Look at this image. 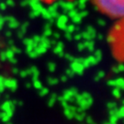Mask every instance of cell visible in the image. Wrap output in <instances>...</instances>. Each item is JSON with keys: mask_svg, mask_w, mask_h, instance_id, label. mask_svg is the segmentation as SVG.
<instances>
[{"mask_svg": "<svg viewBox=\"0 0 124 124\" xmlns=\"http://www.w3.org/2000/svg\"><path fill=\"white\" fill-rule=\"evenodd\" d=\"M40 2H42V3H44V4H48V5H51L54 3V2H56L57 0H39Z\"/></svg>", "mask_w": 124, "mask_h": 124, "instance_id": "2", "label": "cell"}, {"mask_svg": "<svg viewBox=\"0 0 124 124\" xmlns=\"http://www.w3.org/2000/svg\"><path fill=\"white\" fill-rule=\"evenodd\" d=\"M92 2L103 14L124 19V0H92Z\"/></svg>", "mask_w": 124, "mask_h": 124, "instance_id": "1", "label": "cell"}]
</instances>
